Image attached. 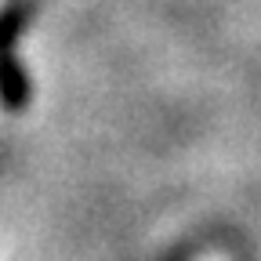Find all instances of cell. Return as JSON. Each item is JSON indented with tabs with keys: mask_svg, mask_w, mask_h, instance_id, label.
I'll return each instance as SVG.
<instances>
[{
	"mask_svg": "<svg viewBox=\"0 0 261 261\" xmlns=\"http://www.w3.org/2000/svg\"><path fill=\"white\" fill-rule=\"evenodd\" d=\"M22 15H25V0H0V109L4 113L22 109L29 98L25 76L18 73L11 55V40L22 25Z\"/></svg>",
	"mask_w": 261,
	"mask_h": 261,
	"instance_id": "6da1fadb",
	"label": "cell"
}]
</instances>
